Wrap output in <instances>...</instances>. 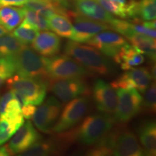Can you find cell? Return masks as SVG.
Listing matches in <instances>:
<instances>
[{
    "instance_id": "9a60e30c",
    "label": "cell",
    "mask_w": 156,
    "mask_h": 156,
    "mask_svg": "<svg viewBox=\"0 0 156 156\" xmlns=\"http://www.w3.org/2000/svg\"><path fill=\"white\" fill-rule=\"evenodd\" d=\"M41 139V136L36 131L30 121H27L17 129L7 145L12 155L20 154Z\"/></svg>"
},
{
    "instance_id": "9c48e42d",
    "label": "cell",
    "mask_w": 156,
    "mask_h": 156,
    "mask_svg": "<svg viewBox=\"0 0 156 156\" xmlns=\"http://www.w3.org/2000/svg\"><path fill=\"white\" fill-rule=\"evenodd\" d=\"M70 20H73V33L72 41L78 43H86L95 35L103 30L111 29L107 23L90 19L74 12Z\"/></svg>"
},
{
    "instance_id": "3957f363",
    "label": "cell",
    "mask_w": 156,
    "mask_h": 156,
    "mask_svg": "<svg viewBox=\"0 0 156 156\" xmlns=\"http://www.w3.org/2000/svg\"><path fill=\"white\" fill-rule=\"evenodd\" d=\"M115 121L109 114H97L87 116L77 129L73 130L75 140L85 145H93L112 129Z\"/></svg>"
},
{
    "instance_id": "8992f818",
    "label": "cell",
    "mask_w": 156,
    "mask_h": 156,
    "mask_svg": "<svg viewBox=\"0 0 156 156\" xmlns=\"http://www.w3.org/2000/svg\"><path fill=\"white\" fill-rule=\"evenodd\" d=\"M118 102L114 116L115 123L124 124L129 122L142 109V96L134 88H116Z\"/></svg>"
},
{
    "instance_id": "74e56055",
    "label": "cell",
    "mask_w": 156,
    "mask_h": 156,
    "mask_svg": "<svg viewBox=\"0 0 156 156\" xmlns=\"http://www.w3.org/2000/svg\"><path fill=\"white\" fill-rule=\"evenodd\" d=\"M150 71V73H151V75L152 76V78H153V80H155V77H156V71H155V65L154 64L151 67V70H149Z\"/></svg>"
},
{
    "instance_id": "4fadbf2b",
    "label": "cell",
    "mask_w": 156,
    "mask_h": 156,
    "mask_svg": "<svg viewBox=\"0 0 156 156\" xmlns=\"http://www.w3.org/2000/svg\"><path fill=\"white\" fill-rule=\"evenodd\" d=\"M114 130L113 155L116 156H142L143 150L136 136L130 130L118 128Z\"/></svg>"
},
{
    "instance_id": "2e32d148",
    "label": "cell",
    "mask_w": 156,
    "mask_h": 156,
    "mask_svg": "<svg viewBox=\"0 0 156 156\" xmlns=\"http://www.w3.org/2000/svg\"><path fill=\"white\" fill-rule=\"evenodd\" d=\"M33 49L42 56H53L59 53L61 40L58 35L47 30L39 32L32 42Z\"/></svg>"
},
{
    "instance_id": "8fae6325",
    "label": "cell",
    "mask_w": 156,
    "mask_h": 156,
    "mask_svg": "<svg viewBox=\"0 0 156 156\" xmlns=\"http://www.w3.org/2000/svg\"><path fill=\"white\" fill-rule=\"evenodd\" d=\"M153 82L150 71L146 67L132 68L112 83L114 89L134 88L143 93Z\"/></svg>"
},
{
    "instance_id": "cb8c5ba5",
    "label": "cell",
    "mask_w": 156,
    "mask_h": 156,
    "mask_svg": "<svg viewBox=\"0 0 156 156\" xmlns=\"http://www.w3.org/2000/svg\"><path fill=\"white\" fill-rule=\"evenodd\" d=\"M23 115L21 106L12 91L5 93L0 98V116H17Z\"/></svg>"
},
{
    "instance_id": "7402d4cb",
    "label": "cell",
    "mask_w": 156,
    "mask_h": 156,
    "mask_svg": "<svg viewBox=\"0 0 156 156\" xmlns=\"http://www.w3.org/2000/svg\"><path fill=\"white\" fill-rule=\"evenodd\" d=\"M24 123L23 115L17 116H0V146L14 135Z\"/></svg>"
},
{
    "instance_id": "ac0fdd59",
    "label": "cell",
    "mask_w": 156,
    "mask_h": 156,
    "mask_svg": "<svg viewBox=\"0 0 156 156\" xmlns=\"http://www.w3.org/2000/svg\"><path fill=\"white\" fill-rule=\"evenodd\" d=\"M113 58L116 63L120 64L123 70L126 71L140 65L145 61L142 54L133 46H130L128 44L123 46Z\"/></svg>"
},
{
    "instance_id": "6da1fadb",
    "label": "cell",
    "mask_w": 156,
    "mask_h": 156,
    "mask_svg": "<svg viewBox=\"0 0 156 156\" xmlns=\"http://www.w3.org/2000/svg\"><path fill=\"white\" fill-rule=\"evenodd\" d=\"M64 52L82 64L91 75L105 76L112 73L113 64L108 56L94 47L69 41L66 43Z\"/></svg>"
},
{
    "instance_id": "f546056e",
    "label": "cell",
    "mask_w": 156,
    "mask_h": 156,
    "mask_svg": "<svg viewBox=\"0 0 156 156\" xmlns=\"http://www.w3.org/2000/svg\"><path fill=\"white\" fill-rule=\"evenodd\" d=\"M109 26L113 30L119 33L122 36H125L126 38L134 34L132 30V23L124 20L116 19L114 17L109 23Z\"/></svg>"
},
{
    "instance_id": "ffe728a7",
    "label": "cell",
    "mask_w": 156,
    "mask_h": 156,
    "mask_svg": "<svg viewBox=\"0 0 156 156\" xmlns=\"http://www.w3.org/2000/svg\"><path fill=\"white\" fill-rule=\"evenodd\" d=\"M24 19L23 8L5 6L0 8V25L7 31L13 30Z\"/></svg>"
},
{
    "instance_id": "f35d334b",
    "label": "cell",
    "mask_w": 156,
    "mask_h": 156,
    "mask_svg": "<svg viewBox=\"0 0 156 156\" xmlns=\"http://www.w3.org/2000/svg\"><path fill=\"white\" fill-rule=\"evenodd\" d=\"M7 33H8V31L6 30L3 26H2V25H0V36H2L4 35L7 34Z\"/></svg>"
},
{
    "instance_id": "44dd1931",
    "label": "cell",
    "mask_w": 156,
    "mask_h": 156,
    "mask_svg": "<svg viewBox=\"0 0 156 156\" xmlns=\"http://www.w3.org/2000/svg\"><path fill=\"white\" fill-rule=\"evenodd\" d=\"M132 46L135 47L140 53L145 54L152 62H155L156 57L155 38L144 34L134 33L127 38Z\"/></svg>"
},
{
    "instance_id": "e575fe53",
    "label": "cell",
    "mask_w": 156,
    "mask_h": 156,
    "mask_svg": "<svg viewBox=\"0 0 156 156\" xmlns=\"http://www.w3.org/2000/svg\"><path fill=\"white\" fill-rule=\"evenodd\" d=\"M11 155L12 154L9 151V148L7 145L2 146V147L0 146V156H7Z\"/></svg>"
},
{
    "instance_id": "1f68e13d",
    "label": "cell",
    "mask_w": 156,
    "mask_h": 156,
    "mask_svg": "<svg viewBox=\"0 0 156 156\" xmlns=\"http://www.w3.org/2000/svg\"><path fill=\"white\" fill-rule=\"evenodd\" d=\"M15 74V67L12 56L0 57V75L6 80Z\"/></svg>"
},
{
    "instance_id": "836d02e7",
    "label": "cell",
    "mask_w": 156,
    "mask_h": 156,
    "mask_svg": "<svg viewBox=\"0 0 156 156\" xmlns=\"http://www.w3.org/2000/svg\"><path fill=\"white\" fill-rule=\"evenodd\" d=\"M28 0H0V7L5 6H23Z\"/></svg>"
},
{
    "instance_id": "f1b7e54d",
    "label": "cell",
    "mask_w": 156,
    "mask_h": 156,
    "mask_svg": "<svg viewBox=\"0 0 156 156\" xmlns=\"http://www.w3.org/2000/svg\"><path fill=\"white\" fill-rule=\"evenodd\" d=\"M140 17L143 21L154 20L156 17V0H140Z\"/></svg>"
},
{
    "instance_id": "e0dca14e",
    "label": "cell",
    "mask_w": 156,
    "mask_h": 156,
    "mask_svg": "<svg viewBox=\"0 0 156 156\" xmlns=\"http://www.w3.org/2000/svg\"><path fill=\"white\" fill-rule=\"evenodd\" d=\"M73 5L78 14L90 19L109 24L114 18L97 0H75Z\"/></svg>"
},
{
    "instance_id": "4316f807",
    "label": "cell",
    "mask_w": 156,
    "mask_h": 156,
    "mask_svg": "<svg viewBox=\"0 0 156 156\" xmlns=\"http://www.w3.org/2000/svg\"><path fill=\"white\" fill-rule=\"evenodd\" d=\"M23 8L24 11V19H23L24 20L33 25L38 30H50L47 18L36 12L24 8V7Z\"/></svg>"
},
{
    "instance_id": "8d00e7d4",
    "label": "cell",
    "mask_w": 156,
    "mask_h": 156,
    "mask_svg": "<svg viewBox=\"0 0 156 156\" xmlns=\"http://www.w3.org/2000/svg\"><path fill=\"white\" fill-rule=\"evenodd\" d=\"M112 1L116 4H117V5L121 6V7H122L123 8L125 9L126 12V7H127V6L129 5V3L130 0H112Z\"/></svg>"
},
{
    "instance_id": "83f0119b",
    "label": "cell",
    "mask_w": 156,
    "mask_h": 156,
    "mask_svg": "<svg viewBox=\"0 0 156 156\" xmlns=\"http://www.w3.org/2000/svg\"><path fill=\"white\" fill-rule=\"evenodd\" d=\"M143 93L142 108L147 112L155 113L156 109V85L155 82H152Z\"/></svg>"
},
{
    "instance_id": "484cf974",
    "label": "cell",
    "mask_w": 156,
    "mask_h": 156,
    "mask_svg": "<svg viewBox=\"0 0 156 156\" xmlns=\"http://www.w3.org/2000/svg\"><path fill=\"white\" fill-rule=\"evenodd\" d=\"M38 33V29L23 20L20 25L13 30L12 35L22 44L28 45L32 44Z\"/></svg>"
},
{
    "instance_id": "d590c367",
    "label": "cell",
    "mask_w": 156,
    "mask_h": 156,
    "mask_svg": "<svg viewBox=\"0 0 156 156\" xmlns=\"http://www.w3.org/2000/svg\"><path fill=\"white\" fill-rule=\"evenodd\" d=\"M142 23V22H141ZM142 24L143 25H145V27H147L148 28L151 29H155L156 28V23H155V20H148V21H143L142 23Z\"/></svg>"
},
{
    "instance_id": "277c9868",
    "label": "cell",
    "mask_w": 156,
    "mask_h": 156,
    "mask_svg": "<svg viewBox=\"0 0 156 156\" xmlns=\"http://www.w3.org/2000/svg\"><path fill=\"white\" fill-rule=\"evenodd\" d=\"M17 75L49 82L46 71L45 57L25 45L20 51L12 56Z\"/></svg>"
},
{
    "instance_id": "5b68a950",
    "label": "cell",
    "mask_w": 156,
    "mask_h": 156,
    "mask_svg": "<svg viewBox=\"0 0 156 156\" xmlns=\"http://www.w3.org/2000/svg\"><path fill=\"white\" fill-rule=\"evenodd\" d=\"M48 79L60 80L84 78L91 75L82 64L68 55H56L45 58Z\"/></svg>"
},
{
    "instance_id": "30bf717a",
    "label": "cell",
    "mask_w": 156,
    "mask_h": 156,
    "mask_svg": "<svg viewBox=\"0 0 156 156\" xmlns=\"http://www.w3.org/2000/svg\"><path fill=\"white\" fill-rule=\"evenodd\" d=\"M62 108V103L56 98L49 97L36 108L32 117L34 124L40 131L51 133V130L59 116Z\"/></svg>"
},
{
    "instance_id": "4dcf8cb0",
    "label": "cell",
    "mask_w": 156,
    "mask_h": 156,
    "mask_svg": "<svg viewBox=\"0 0 156 156\" xmlns=\"http://www.w3.org/2000/svg\"><path fill=\"white\" fill-rule=\"evenodd\" d=\"M97 1L110 14L114 15L122 18H127L126 9L114 2L112 0H97Z\"/></svg>"
},
{
    "instance_id": "5bb4252c",
    "label": "cell",
    "mask_w": 156,
    "mask_h": 156,
    "mask_svg": "<svg viewBox=\"0 0 156 156\" xmlns=\"http://www.w3.org/2000/svg\"><path fill=\"white\" fill-rule=\"evenodd\" d=\"M93 94L95 106L99 112L107 114H114L118 96L112 85L102 80H97L93 85Z\"/></svg>"
},
{
    "instance_id": "d6a6232c",
    "label": "cell",
    "mask_w": 156,
    "mask_h": 156,
    "mask_svg": "<svg viewBox=\"0 0 156 156\" xmlns=\"http://www.w3.org/2000/svg\"><path fill=\"white\" fill-rule=\"evenodd\" d=\"M36 110V107L34 104H25L24 106L21 107V111H22L23 116L24 117V119H32L33 116H34L35 112Z\"/></svg>"
},
{
    "instance_id": "ba28073f",
    "label": "cell",
    "mask_w": 156,
    "mask_h": 156,
    "mask_svg": "<svg viewBox=\"0 0 156 156\" xmlns=\"http://www.w3.org/2000/svg\"><path fill=\"white\" fill-rule=\"evenodd\" d=\"M48 88L63 103L77 98L80 95L90 94V90L83 78L50 80Z\"/></svg>"
},
{
    "instance_id": "7a4b0ae2",
    "label": "cell",
    "mask_w": 156,
    "mask_h": 156,
    "mask_svg": "<svg viewBox=\"0 0 156 156\" xmlns=\"http://www.w3.org/2000/svg\"><path fill=\"white\" fill-rule=\"evenodd\" d=\"M7 85L22 107L25 104H41L48 88V82L15 75L8 78Z\"/></svg>"
},
{
    "instance_id": "60d3db41",
    "label": "cell",
    "mask_w": 156,
    "mask_h": 156,
    "mask_svg": "<svg viewBox=\"0 0 156 156\" xmlns=\"http://www.w3.org/2000/svg\"><path fill=\"white\" fill-rule=\"evenodd\" d=\"M70 1H73V2H74V1H75V0H70Z\"/></svg>"
},
{
    "instance_id": "7c38bea8",
    "label": "cell",
    "mask_w": 156,
    "mask_h": 156,
    "mask_svg": "<svg viewBox=\"0 0 156 156\" xmlns=\"http://www.w3.org/2000/svg\"><path fill=\"white\" fill-rule=\"evenodd\" d=\"M108 57L112 58L123 46L128 44L123 36L116 31L103 30L86 42Z\"/></svg>"
},
{
    "instance_id": "d4e9b609",
    "label": "cell",
    "mask_w": 156,
    "mask_h": 156,
    "mask_svg": "<svg viewBox=\"0 0 156 156\" xmlns=\"http://www.w3.org/2000/svg\"><path fill=\"white\" fill-rule=\"evenodd\" d=\"M24 46L12 34L0 36V57L15 55Z\"/></svg>"
},
{
    "instance_id": "d6986e66",
    "label": "cell",
    "mask_w": 156,
    "mask_h": 156,
    "mask_svg": "<svg viewBox=\"0 0 156 156\" xmlns=\"http://www.w3.org/2000/svg\"><path fill=\"white\" fill-rule=\"evenodd\" d=\"M140 143L145 155H156V125L153 121H147L138 129Z\"/></svg>"
},
{
    "instance_id": "603a6c76",
    "label": "cell",
    "mask_w": 156,
    "mask_h": 156,
    "mask_svg": "<svg viewBox=\"0 0 156 156\" xmlns=\"http://www.w3.org/2000/svg\"><path fill=\"white\" fill-rule=\"evenodd\" d=\"M48 22L50 30L54 31L58 36L71 38L73 27L69 17L61 14H54L48 18Z\"/></svg>"
},
{
    "instance_id": "52a82bcc",
    "label": "cell",
    "mask_w": 156,
    "mask_h": 156,
    "mask_svg": "<svg viewBox=\"0 0 156 156\" xmlns=\"http://www.w3.org/2000/svg\"><path fill=\"white\" fill-rule=\"evenodd\" d=\"M67 103L51 133H60L73 128L80 122L88 109L89 100L86 96L75 98Z\"/></svg>"
},
{
    "instance_id": "ab89813d",
    "label": "cell",
    "mask_w": 156,
    "mask_h": 156,
    "mask_svg": "<svg viewBox=\"0 0 156 156\" xmlns=\"http://www.w3.org/2000/svg\"><path fill=\"white\" fill-rule=\"evenodd\" d=\"M6 80H6L5 77H3L2 76L0 75V87L2 86V85H4V83H5Z\"/></svg>"
}]
</instances>
